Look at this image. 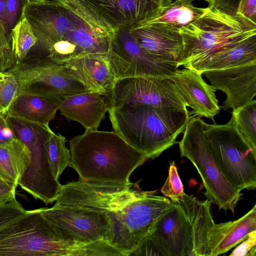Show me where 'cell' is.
I'll return each mask as SVG.
<instances>
[{"mask_svg":"<svg viewBox=\"0 0 256 256\" xmlns=\"http://www.w3.org/2000/svg\"><path fill=\"white\" fill-rule=\"evenodd\" d=\"M200 118H190L178 142L181 156L188 158L200 174L206 191L204 194L220 209L230 210L235 208L242 194L233 186L220 170L204 132Z\"/></svg>","mask_w":256,"mask_h":256,"instance_id":"obj_6","label":"cell"},{"mask_svg":"<svg viewBox=\"0 0 256 256\" xmlns=\"http://www.w3.org/2000/svg\"><path fill=\"white\" fill-rule=\"evenodd\" d=\"M130 256H168L158 240L150 234L141 240Z\"/></svg>","mask_w":256,"mask_h":256,"instance_id":"obj_32","label":"cell"},{"mask_svg":"<svg viewBox=\"0 0 256 256\" xmlns=\"http://www.w3.org/2000/svg\"><path fill=\"white\" fill-rule=\"evenodd\" d=\"M8 123L6 117L0 116V146L8 142L4 134V129Z\"/></svg>","mask_w":256,"mask_h":256,"instance_id":"obj_40","label":"cell"},{"mask_svg":"<svg viewBox=\"0 0 256 256\" xmlns=\"http://www.w3.org/2000/svg\"><path fill=\"white\" fill-rule=\"evenodd\" d=\"M179 32L184 48L178 66L188 68L256 36V23L235 11L211 6L206 14Z\"/></svg>","mask_w":256,"mask_h":256,"instance_id":"obj_4","label":"cell"},{"mask_svg":"<svg viewBox=\"0 0 256 256\" xmlns=\"http://www.w3.org/2000/svg\"><path fill=\"white\" fill-rule=\"evenodd\" d=\"M18 94V86L14 76L7 71L0 70V116L6 117Z\"/></svg>","mask_w":256,"mask_h":256,"instance_id":"obj_30","label":"cell"},{"mask_svg":"<svg viewBox=\"0 0 256 256\" xmlns=\"http://www.w3.org/2000/svg\"><path fill=\"white\" fill-rule=\"evenodd\" d=\"M108 108L144 104L186 110L187 104L172 81L162 77H130L118 80L106 96Z\"/></svg>","mask_w":256,"mask_h":256,"instance_id":"obj_14","label":"cell"},{"mask_svg":"<svg viewBox=\"0 0 256 256\" xmlns=\"http://www.w3.org/2000/svg\"><path fill=\"white\" fill-rule=\"evenodd\" d=\"M174 204L164 196L142 191L120 208L108 211L112 224L110 245L124 256H130L158 218Z\"/></svg>","mask_w":256,"mask_h":256,"instance_id":"obj_9","label":"cell"},{"mask_svg":"<svg viewBox=\"0 0 256 256\" xmlns=\"http://www.w3.org/2000/svg\"><path fill=\"white\" fill-rule=\"evenodd\" d=\"M6 71L16 78L19 94L62 100L90 92L64 64L33 52Z\"/></svg>","mask_w":256,"mask_h":256,"instance_id":"obj_11","label":"cell"},{"mask_svg":"<svg viewBox=\"0 0 256 256\" xmlns=\"http://www.w3.org/2000/svg\"><path fill=\"white\" fill-rule=\"evenodd\" d=\"M26 211L16 200L0 204V228L22 216Z\"/></svg>","mask_w":256,"mask_h":256,"instance_id":"obj_34","label":"cell"},{"mask_svg":"<svg viewBox=\"0 0 256 256\" xmlns=\"http://www.w3.org/2000/svg\"><path fill=\"white\" fill-rule=\"evenodd\" d=\"M256 230L250 232L229 254L230 256H256Z\"/></svg>","mask_w":256,"mask_h":256,"instance_id":"obj_36","label":"cell"},{"mask_svg":"<svg viewBox=\"0 0 256 256\" xmlns=\"http://www.w3.org/2000/svg\"><path fill=\"white\" fill-rule=\"evenodd\" d=\"M108 212L80 207L41 208L43 216L62 238L82 246L110 245L112 224Z\"/></svg>","mask_w":256,"mask_h":256,"instance_id":"obj_12","label":"cell"},{"mask_svg":"<svg viewBox=\"0 0 256 256\" xmlns=\"http://www.w3.org/2000/svg\"><path fill=\"white\" fill-rule=\"evenodd\" d=\"M70 167L80 180L128 184L148 158L114 132L87 130L70 141Z\"/></svg>","mask_w":256,"mask_h":256,"instance_id":"obj_2","label":"cell"},{"mask_svg":"<svg viewBox=\"0 0 256 256\" xmlns=\"http://www.w3.org/2000/svg\"><path fill=\"white\" fill-rule=\"evenodd\" d=\"M66 138L53 132L44 142L46 156L54 178H59L65 168L70 166V154L66 146Z\"/></svg>","mask_w":256,"mask_h":256,"instance_id":"obj_27","label":"cell"},{"mask_svg":"<svg viewBox=\"0 0 256 256\" xmlns=\"http://www.w3.org/2000/svg\"><path fill=\"white\" fill-rule=\"evenodd\" d=\"M28 0H5L8 28L12 30L24 18V10Z\"/></svg>","mask_w":256,"mask_h":256,"instance_id":"obj_33","label":"cell"},{"mask_svg":"<svg viewBox=\"0 0 256 256\" xmlns=\"http://www.w3.org/2000/svg\"><path fill=\"white\" fill-rule=\"evenodd\" d=\"M10 40L16 64L22 62L36 45L37 38L29 22L24 17L12 30Z\"/></svg>","mask_w":256,"mask_h":256,"instance_id":"obj_28","label":"cell"},{"mask_svg":"<svg viewBox=\"0 0 256 256\" xmlns=\"http://www.w3.org/2000/svg\"><path fill=\"white\" fill-rule=\"evenodd\" d=\"M107 53H82L64 65L90 92L106 96L116 80L110 66Z\"/></svg>","mask_w":256,"mask_h":256,"instance_id":"obj_20","label":"cell"},{"mask_svg":"<svg viewBox=\"0 0 256 256\" xmlns=\"http://www.w3.org/2000/svg\"><path fill=\"white\" fill-rule=\"evenodd\" d=\"M24 17L37 38L32 50L64 64L82 53H107L116 32L80 0H28Z\"/></svg>","mask_w":256,"mask_h":256,"instance_id":"obj_1","label":"cell"},{"mask_svg":"<svg viewBox=\"0 0 256 256\" xmlns=\"http://www.w3.org/2000/svg\"><path fill=\"white\" fill-rule=\"evenodd\" d=\"M189 0V1H190V2H192V1H194V0ZM202 0L206 1L208 3V4H209L208 6H212V4H213V2L214 1V0Z\"/></svg>","mask_w":256,"mask_h":256,"instance_id":"obj_41","label":"cell"},{"mask_svg":"<svg viewBox=\"0 0 256 256\" xmlns=\"http://www.w3.org/2000/svg\"><path fill=\"white\" fill-rule=\"evenodd\" d=\"M92 246L64 240L43 216L41 208L27 210L0 228V256H91Z\"/></svg>","mask_w":256,"mask_h":256,"instance_id":"obj_5","label":"cell"},{"mask_svg":"<svg viewBox=\"0 0 256 256\" xmlns=\"http://www.w3.org/2000/svg\"><path fill=\"white\" fill-rule=\"evenodd\" d=\"M256 230V205L235 220L220 224L214 222L208 232L210 256H216L232 249Z\"/></svg>","mask_w":256,"mask_h":256,"instance_id":"obj_22","label":"cell"},{"mask_svg":"<svg viewBox=\"0 0 256 256\" xmlns=\"http://www.w3.org/2000/svg\"><path fill=\"white\" fill-rule=\"evenodd\" d=\"M239 132L250 146L256 150V100L233 110Z\"/></svg>","mask_w":256,"mask_h":256,"instance_id":"obj_29","label":"cell"},{"mask_svg":"<svg viewBox=\"0 0 256 256\" xmlns=\"http://www.w3.org/2000/svg\"><path fill=\"white\" fill-rule=\"evenodd\" d=\"M8 125L29 150L30 163L18 185L36 200L46 204L56 201L62 184L52 173L44 150L46 140L52 132L48 125L32 124L8 114Z\"/></svg>","mask_w":256,"mask_h":256,"instance_id":"obj_10","label":"cell"},{"mask_svg":"<svg viewBox=\"0 0 256 256\" xmlns=\"http://www.w3.org/2000/svg\"><path fill=\"white\" fill-rule=\"evenodd\" d=\"M216 90L224 92L226 100L222 106L224 110L237 109L247 104L256 94V63L219 70L204 71Z\"/></svg>","mask_w":256,"mask_h":256,"instance_id":"obj_17","label":"cell"},{"mask_svg":"<svg viewBox=\"0 0 256 256\" xmlns=\"http://www.w3.org/2000/svg\"><path fill=\"white\" fill-rule=\"evenodd\" d=\"M236 12L256 23V0H240Z\"/></svg>","mask_w":256,"mask_h":256,"instance_id":"obj_37","label":"cell"},{"mask_svg":"<svg viewBox=\"0 0 256 256\" xmlns=\"http://www.w3.org/2000/svg\"><path fill=\"white\" fill-rule=\"evenodd\" d=\"M107 58L116 81L130 77L170 78L178 69L176 63L162 60L143 50L129 33L128 28L116 31Z\"/></svg>","mask_w":256,"mask_h":256,"instance_id":"obj_13","label":"cell"},{"mask_svg":"<svg viewBox=\"0 0 256 256\" xmlns=\"http://www.w3.org/2000/svg\"><path fill=\"white\" fill-rule=\"evenodd\" d=\"M17 186L0 177V204L16 200Z\"/></svg>","mask_w":256,"mask_h":256,"instance_id":"obj_38","label":"cell"},{"mask_svg":"<svg viewBox=\"0 0 256 256\" xmlns=\"http://www.w3.org/2000/svg\"><path fill=\"white\" fill-rule=\"evenodd\" d=\"M104 96L92 92L72 95L62 100L59 110L67 120L78 122L86 130H97L108 111Z\"/></svg>","mask_w":256,"mask_h":256,"instance_id":"obj_21","label":"cell"},{"mask_svg":"<svg viewBox=\"0 0 256 256\" xmlns=\"http://www.w3.org/2000/svg\"><path fill=\"white\" fill-rule=\"evenodd\" d=\"M61 101L62 100L19 94L8 114L32 124L48 125L59 110Z\"/></svg>","mask_w":256,"mask_h":256,"instance_id":"obj_24","label":"cell"},{"mask_svg":"<svg viewBox=\"0 0 256 256\" xmlns=\"http://www.w3.org/2000/svg\"><path fill=\"white\" fill-rule=\"evenodd\" d=\"M0 46H1V38H0Z\"/></svg>","mask_w":256,"mask_h":256,"instance_id":"obj_42","label":"cell"},{"mask_svg":"<svg viewBox=\"0 0 256 256\" xmlns=\"http://www.w3.org/2000/svg\"><path fill=\"white\" fill-rule=\"evenodd\" d=\"M116 31L156 18L174 0H80Z\"/></svg>","mask_w":256,"mask_h":256,"instance_id":"obj_16","label":"cell"},{"mask_svg":"<svg viewBox=\"0 0 256 256\" xmlns=\"http://www.w3.org/2000/svg\"><path fill=\"white\" fill-rule=\"evenodd\" d=\"M170 79L187 106L192 109L190 115L206 117L214 122V116L220 112L216 90L204 81L200 74L187 68L178 69Z\"/></svg>","mask_w":256,"mask_h":256,"instance_id":"obj_19","label":"cell"},{"mask_svg":"<svg viewBox=\"0 0 256 256\" xmlns=\"http://www.w3.org/2000/svg\"><path fill=\"white\" fill-rule=\"evenodd\" d=\"M127 28L136 42L146 52L178 65L184 48L179 28L163 23L150 22Z\"/></svg>","mask_w":256,"mask_h":256,"instance_id":"obj_18","label":"cell"},{"mask_svg":"<svg viewBox=\"0 0 256 256\" xmlns=\"http://www.w3.org/2000/svg\"><path fill=\"white\" fill-rule=\"evenodd\" d=\"M204 132L222 172L242 190L256 188V150L239 132L234 115L224 124L204 123Z\"/></svg>","mask_w":256,"mask_h":256,"instance_id":"obj_7","label":"cell"},{"mask_svg":"<svg viewBox=\"0 0 256 256\" xmlns=\"http://www.w3.org/2000/svg\"><path fill=\"white\" fill-rule=\"evenodd\" d=\"M254 63H256V36L220 50L187 68L201 74L204 71L224 70Z\"/></svg>","mask_w":256,"mask_h":256,"instance_id":"obj_23","label":"cell"},{"mask_svg":"<svg viewBox=\"0 0 256 256\" xmlns=\"http://www.w3.org/2000/svg\"><path fill=\"white\" fill-rule=\"evenodd\" d=\"M128 184L78 181L61 186L55 208L80 207L92 210H116L142 191Z\"/></svg>","mask_w":256,"mask_h":256,"instance_id":"obj_15","label":"cell"},{"mask_svg":"<svg viewBox=\"0 0 256 256\" xmlns=\"http://www.w3.org/2000/svg\"><path fill=\"white\" fill-rule=\"evenodd\" d=\"M148 234L158 240L168 256H198L205 226L197 198L186 194L158 218Z\"/></svg>","mask_w":256,"mask_h":256,"instance_id":"obj_8","label":"cell"},{"mask_svg":"<svg viewBox=\"0 0 256 256\" xmlns=\"http://www.w3.org/2000/svg\"><path fill=\"white\" fill-rule=\"evenodd\" d=\"M239 1L240 0H214L212 6L236 12Z\"/></svg>","mask_w":256,"mask_h":256,"instance_id":"obj_39","label":"cell"},{"mask_svg":"<svg viewBox=\"0 0 256 256\" xmlns=\"http://www.w3.org/2000/svg\"><path fill=\"white\" fill-rule=\"evenodd\" d=\"M160 192L174 204L182 200L186 194L174 161L170 164L168 177L160 189Z\"/></svg>","mask_w":256,"mask_h":256,"instance_id":"obj_31","label":"cell"},{"mask_svg":"<svg viewBox=\"0 0 256 256\" xmlns=\"http://www.w3.org/2000/svg\"><path fill=\"white\" fill-rule=\"evenodd\" d=\"M114 132L128 144L154 159L177 143L190 118V112L144 105L108 108Z\"/></svg>","mask_w":256,"mask_h":256,"instance_id":"obj_3","label":"cell"},{"mask_svg":"<svg viewBox=\"0 0 256 256\" xmlns=\"http://www.w3.org/2000/svg\"><path fill=\"white\" fill-rule=\"evenodd\" d=\"M30 159L29 150L16 136L0 146V177L18 186Z\"/></svg>","mask_w":256,"mask_h":256,"instance_id":"obj_25","label":"cell"},{"mask_svg":"<svg viewBox=\"0 0 256 256\" xmlns=\"http://www.w3.org/2000/svg\"><path fill=\"white\" fill-rule=\"evenodd\" d=\"M208 10V7L195 6L189 0H174L164 6L156 18L145 22L163 23L180 28L201 17Z\"/></svg>","mask_w":256,"mask_h":256,"instance_id":"obj_26","label":"cell"},{"mask_svg":"<svg viewBox=\"0 0 256 256\" xmlns=\"http://www.w3.org/2000/svg\"><path fill=\"white\" fill-rule=\"evenodd\" d=\"M0 36L1 38L0 54L6 50L12 49L5 0H0Z\"/></svg>","mask_w":256,"mask_h":256,"instance_id":"obj_35","label":"cell"}]
</instances>
